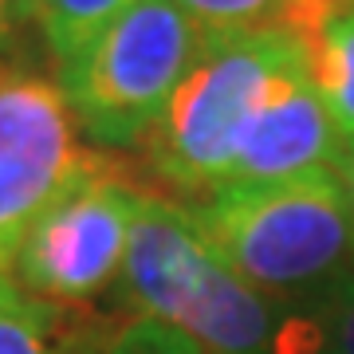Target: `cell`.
Segmentation results:
<instances>
[{
	"instance_id": "6da1fadb",
	"label": "cell",
	"mask_w": 354,
	"mask_h": 354,
	"mask_svg": "<svg viewBox=\"0 0 354 354\" xmlns=\"http://www.w3.org/2000/svg\"><path fill=\"white\" fill-rule=\"evenodd\" d=\"M185 205L213 252L276 307L354 276V213L335 165L272 185H225Z\"/></svg>"
},
{
	"instance_id": "7a4b0ae2",
	"label": "cell",
	"mask_w": 354,
	"mask_h": 354,
	"mask_svg": "<svg viewBox=\"0 0 354 354\" xmlns=\"http://www.w3.org/2000/svg\"><path fill=\"white\" fill-rule=\"evenodd\" d=\"M299 64H307L304 44L276 24L209 32L158 127L138 146L142 165L169 197L205 201L225 185L256 111Z\"/></svg>"
},
{
	"instance_id": "3957f363",
	"label": "cell",
	"mask_w": 354,
	"mask_h": 354,
	"mask_svg": "<svg viewBox=\"0 0 354 354\" xmlns=\"http://www.w3.org/2000/svg\"><path fill=\"white\" fill-rule=\"evenodd\" d=\"M118 299L134 319L189 335L205 354H272L276 311L213 252L189 205L150 189L118 276Z\"/></svg>"
},
{
	"instance_id": "277c9868",
	"label": "cell",
	"mask_w": 354,
	"mask_h": 354,
	"mask_svg": "<svg viewBox=\"0 0 354 354\" xmlns=\"http://www.w3.org/2000/svg\"><path fill=\"white\" fill-rule=\"evenodd\" d=\"M205 32L174 0H142L111 24L55 83L95 150H138L165 114L174 91L197 59Z\"/></svg>"
},
{
	"instance_id": "5b68a950",
	"label": "cell",
	"mask_w": 354,
	"mask_h": 354,
	"mask_svg": "<svg viewBox=\"0 0 354 354\" xmlns=\"http://www.w3.org/2000/svg\"><path fill=\"white\" fill-rule=\"evenodd\" d=\"M153 185L106 162L39 216L12 256V283L51 307L83 311L118 288L130 232Z\"/></svg>"
},
{
	"instance_id": "8992f818",
	"label": "cell",
	"mask_w": 354,
	"mask_h": 354,
	"mask_svg": "<svg viewBox=\"0 0 354 354\" xmlns=\"http://www.w3.org/2000/svg\"><path fill=\"white\" fill-rule=\"evenodd\" d=\"M106 162L111 153L83 142L55 79L0 67V260L12 264L39 216Z\"/></svg>"
},
{
	"instance_id": "52a82bcc",
	"label": "cell",
	"mask_w": 354,
	"mask_h": 354,
	"mask_svg": "<svg viewBox=\"0 0 354 354\" xmlns=\"http://www.w3.org/2000/svg\"><path fill=\"white\" fill-rule=\"evenodd\" d=\"M339 158L342 134L330 122L327 106L307 75V64H299L279 79L276 91L248 122L241 146L232 153L225 185H272L311 169H327V165L339 169Z\"/></svg>"
},
{
	"instance_id": "ba28073f",
	"label": "cell",
	"mask_w": 354,
	"mask_h": 354,
	"mask_svg": "<svg viewBox=\"0 0 354 354\" xmlns=\"http://www.w3.org/2000/svg\"><path fill=\"white\" fill-rule=\"evenodd\" d=\"M307 75L342 142L354 138V0H339L304 39Z\"/></svg>"
},
{
	"instance_id": "9c48e42d",
	"label": "cell",
	"mask_w": 354,
	"mask_h": 354,
	"mask_svg": "<svg viewBox=\"0 0 354 354\" xmlns=\"http://www.w3.org/2000/svg\"><path fill=\"white\" fill-rule=\"evenodd\" d=\"M272 354H354V276L276 311Z\"/></svg>"
},
{
	"instance_id": "30bf717a",
	"label": "cell",
	"mask_w": 354,
	"mask_h": 354,
	"mask_svg": "<svg viewBox=\"0 0 354 354\" xmlns=\"http://www.w3.org/2000/svg\"><path fill=\"white\" fill-rule=\"evenodd\" d=\"M106 342L79 311L20 295L0 304V354H102Z\"/></svg>"
},
{
	"instance_id": "8fae6325",
	"label": "cell",
	"mask_w": 354,
	"mask_h": 354,
	"mask_svg": "<svg viewBox=\"0 0 354 354\" xmlns=\"http://www.w3.org/2000/svg\"><path fill=\"white\" fill-rule=\"evenodd\" d=\"M134 4L142 0H36L32 24L48 48L51 64L64 67L79 51H87L111 24H118Z\"/></svg>"
},
{
	"instance_id": "7c38bea8",
	"label": "cell",
	"mask_w": 354,
	"mask_h": 354,
	"mask_svg": "<svg viewBox=\"0 0 354 354\" xmlns=\"http://www.w3.org/2000/svg\"><path fill=\"white\" fill-rule=\"evenodd\" d=\"M174 4L209 36V32H241L268 24L279 0H174Z\"/></svg>"
},
{
	"instance_id": "4fadbf2b",
	"label": "cell",
	"mask_w": 354,
	"mask_h": 354,
	"mask_svg": "<svg viewBox=\"0 0 354 354\" xmlns=\"http://www.w3.org/2000/svg\"><path fill=\"white\" fill-rule=\"evenodd\" d=\"M102 354H205L189 335L153 323V319H130L106 339Z\"/></svg>"
},
{
	"instance_id": "5bb4252c",
	"label": "cell",
	"mask_w": 354,
	"mask_h": 354,
	"mask_svg": "<svg viewBox=\"0 0 354 354\" xmlns=\"http://www.w3.org/2000/svg\"><path fill=\"white\" fill-rule=\"evenodd\" d=\"M24 24H32L28 0H0V67H12V51Z\"/></svg>"
},
{
	"instance_id": "9a60e30c",
	"label": "cell",
	"mask_w": 354,
	"mask_h": 354,
	"mask_svg": "<svg viewBox=\"0 0 354 354\" xmlns=\"http://www.w3.org/2000/svg\"><path fill=\"white\" fill-rule=\"evenodd\" d=\"M339 177H342V189H346V201H351V213H354V138H351V142H342Z\"/></svg>"
},
{
	"instance_id": "2e32d148",
	"label": "cell",
	"mask_w": 354,
	"mask_h": 354,
	"mask_svg": "<svg viewBox=\"0 0 354 354\" xmlns=\"http://www.w3.org/2000/svg\"><path fill=\"white\" fill-rule=\"evenodd\" d=\"M20 295H24V291L12 283V272H8L4 260H0V304H12V299H20Z\"/></svg>"
},
{
	"instance_id": "e0dca14e",
	"label": "cell",
	"mask_w": 354,
	"mask_h": 354,
	"mask_svg": "<svg viewBox=\"0 0 354 354\" xmlns=\"http://www.w3.org/2000/svg\"><path fill=\"white\" fill-rule=\"evenodd\" d=\"M28 12H36V0H28Z\"/></svg>"
}]
</instances>
